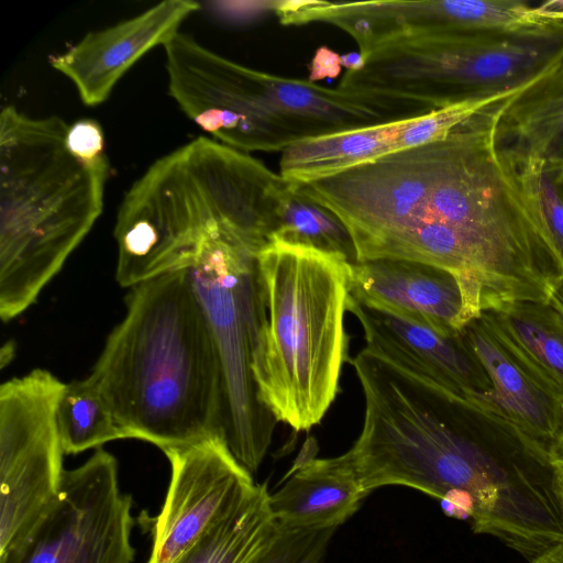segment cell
<instances>
[{
    "label": "cell",
    "mask_w": 563,
    "mask_h": 563,
    "mask_svg": "<svg viewBox=\"0 0 563 563\" xmlns=\"http://www.w3.org/2000/svg\"><path fill=\"white\" fill-rule=\"evenodd\" d=\"M459 335L492 384L481 417L530 451L555 461L563 435V404L528 374L479 318Z\"/></svg>",
    "instance_id": "obj_11"
},
{
    "label": "cell",
    "mask_w": 563,
    "mask_h": 563,
    "mask_svg": "<svg viewBox=\"0 0 563 563\" xmlns=\"http://www.w3.org/2000/svg\"><path fill=\"white\" fill-rule=\"evenodd\" d=\"M69 124L0 113V317L21 314L102 213L110 165L67 146Z\"/></svg>",
    "instance_id": "obj_3"
},
{
    "label": "cell",
    "mask_w": 563,
    "mask_h": 563,
    "mask_svg": "<svg viewBox=\"0 0 563 563\" xmlns=\"http://www.w3.org/2000/svg\"><path fill=\"white\" fill-rule=\"evenodd\" d=\"M536 13L542 19L563 22V0H550L534 7Z\"/></svg>",
    "instance_id": "obj_26"
},
{
    "label": "cell",
    "mask_w": 563,
    "mask_h": 563,
    "mask_svg": "<svg viewBox=\"0 0 563 563\" xmlns=\"http://www.w3.org/2000/svg\"><path fill=\"white\" fill-rule=\"evenodd\" d=\"M67 146L73 154L85 161H97L107 156L103 131L92 119H81L69 124Z\"/></svg>",
    "instance_id": "obj_24"
},
{
    "label": "cell",
    "mask_w": 563,
    "mask_h": 563,
    "mask_svg": "<svg viewBox=\"0 0 563 563\" xmlns=\"http://www.w3.org/2000/svg\"><path fill=\"white\" fill-rule=\"evenodd\" d=\"M497 140L515 154L548 162L563 156V59L508 102Z\"/></svg>",
    "instance_id": "obj_18"
},
{
    "label": "cell",
    "mask_w": 563,
    "mask_h": 563,
    "mask_svg": "<svg viewBox=\"0 0 563 563\" xmlns=\"http://www.w3.org/2000/svg\"><path fill=\"white\" fill-rule=\"evenodd\" d=\"M516 96L435 142L298 188L343 224L356 262L400 258L450 271L476 317L514 302L547 303L563 269L514 156L497 140Z\"/></svg>",
    "instance_id": "obj_1"
},
{
    "label": "cell",
    "mask_w": 563,
    "mask_h": 563,
    "mask_svg": "<svg viewBox=\"0 0 563 563\" xmlns=\"http://www.w3.org/2000/svg\"><path fill=\"white\" fill-rule=\"evenodd\" d=\"M347 310L360 321L367 349L437 384L478 417L492 384L460 335H444L349 295Z\"/></svg>",
    "instance_id": "obj_12"
},
{
    "label": "cell",
    "mask_w": 563,
    "mask_h": 563,
    "mask_svg": "<svg viewBox=\"0 0 563 563\" xmlns=\"http://www.w3.org/2000/svg\"><path fill=\"white\" fill-rule=\"evenodd\" d=\"M411 119L301 140L283 151L279 175L291 185L302 186L380 158L394 152Z\"/></svg>",
    "instance_id": "obj_17"
},
{
    "label": "cell",
    "mask_w": 563,
    "mask_h": 563,
    "mask_svg": "<svg viewBox=\"0 0 563 563\" xmlns=\"http://www.w3.org/2000/svg\"><path fill=\"white\" fill-rule=\"evenodd\" d=\"M56 422L65 454L128 439L90 377L65 384L56 407Z\"/></svg>",
    "instance_id": "obj_20"
},
{
    "label": "cell",
    "mask_w": 563,
    "mask_h": 563,
    "mask_svg": "<svg viewBox=\"0 0 563 563\" xmlns=\"http://www.w3.org/2000/svg\"><path fill=\"white\" fill-rule=\"evenodd\" d=\"M554 464L556 467V474L563 497V461H554Z\"/></svg>",
    "instance_id": "obj_31"
},
{
    "label": "cell",
    "mask_w": 563,
    "mask_h": 563,
    "mask_svg": "<svg viewBox=\"0 0 563 563\" xmlns=\"http://www.w3.org/2000/svg\"><path fill=\"white\" fill-rule=\"evenodd\" d=\"M163 47L169 96L213 140L244 153L427 113L417 102L256 70L181 32Z\"/></svg>",
    "instance_id": "obj_4"
},
{
    "label": "cell",
    "mask_w": 563,
    "mask_h": 563,
    "mask_svg": "<svg viewBox=\"0 0 563 563\" xmlns=\"http://www.w3.org/2000/svg\"><path fill=\"white\" fill-rule=\"evenodd\" d=\"M512 357L563 404V319L547 302L521 301L478 317Z\"/></svg>",
    "instance_id": "obj_16"
},
{
    "label": "cell",
    "mask_w": 563,
    "mask_h": 563,
    "mask_svg": "<svg viewBox=\"0 0 563 563\" xmlns=\"http://www.w3.org/2000/svg\"><path fill=\"white\" fill-rule=\"evenodd\" d=\"M342 67L350 71L360 70L364 66V58L357 52L341 55Z\"/></svg>",
    "instance_id": "obj_29"
},
{
    "label": "cell",
    "mask_w": 563,
    "mask_h": 563,
    "mask_svg": "<svg viewBox=\"0 0 563 563\" xmlns=\"http://www.w3.org/2000/svg\"><path fill=\"white\" fill-rule=\"evenodd\" d=\"M287 477L268 501L282 526L336 529L367 496L346 452L335 457H299Z\"/></svg>",
    "instance_id": "obj_15"
},
{
    "label": "cell",
    "mask_w": 563,
    "mask_h": 563,
    "mask_svg": "<svg viewBox=\"0 0 563 563\" xmlns=\"http://www.w3.org/2000/svg\"><path fill=\"white\" fill-rule=\"evenodd\" d=\"M163 452L172 474L147 563H174L257 487L220 438Z\"/></svg>",
    "instance_id": "obj_10"
},
{
    "label": "cell",
    "mask_w": 563,
    "mask_h": 563,
    "mask_svg": "<svg viewBox=\"0 0 563 563\" xmlns=\"http://www.w3.org/2000/svg\"><path fill=\"white\" fill-rule=\"evenodd\" d=\"M562 56L563 23L523 34L441 27L380 43L338 87L434 110L517 87Z\"/></svg>",
    "instance_id": "obj_6"
},
{
    "label": "cell",
    "mask_w": 563,
    "mask_h": 563,
    "mask_svg": "<svg viewBox=\"0 0 563 563\" xmlns=\"http://www.w3.org/2000/svg\"><path fill=\"white\" fill-rule=\"evenodd\" d=\"M531 563H563V543L548 549Z\"/></svg>",
    "instance_id": "obj_28"
},
{
    "label": "cell",
    "mask_w": 563,
    "mask_h": 563,
    "mask_svg": "<svg viewBox=\"0 0 563 563\" xmlns=\"http://www.w3.org/2000/svg\"><path fill=\"white\" fill-rule=\"evenodd\" d=\"M256 261L264 308L253 362L260 398L278 422L307 431L340 390L352 263L279 240Z\"/></svg>",
    "instance_id": "obj_5"
},
{
    "label": "cell",
    "mask_w": 563,
    "mask_h": 563,
    "mask_svg": "<svg viewBox=\"0 0 563 563\" xmlns=\"http://www.w3.org/2000/svg\"><path fill=\"white\" fill-rule=\"evenodd\" d=\"M256 255L236 212L222 205L188 268L221 365L222 439L252 475L262 464L278 423L262 402L253 374L264 321Z\"/></svg>",
    "instance_id": "obj_7"
},
{
    "label": "cell",
    "mask_w": 563,
    "mask_h": 563,
    "mask_svg": "<svg viewBox=\"0 0 563 563\" xmlns=\"http://www.w3.org/2000/svg\"><path fill=\"white\" fill-rule=\"evenodd\" d=\"M133 500L121 492L115 457L97 449L65 470L47 511L0 563H132Z\"/></svg>",
    "instance_id": "obj_9"
},
{
    "label": "cell",
    "mask_w": 563,
    "mask_h": 563,
    "mask_svg": "<svg viewBox=\"0 0 563 563\" xmlns=\"http://www.w3.org/2000/svg\"><path fill=\"white\" fill-rule=\"evenodd\" d=\"M341 70V55L327 46H320L310 60L307 80L317 84L327 78L335 79Z\"/></svg>",
    "instance_id": "obj_25"
},
{
    "label": "cell",
    "mask_w": 563,
    "mask_h": 563,
    "mask_svg": "<svg viewBox=\"0 0 563 563\" xmlns=\"http://www.w3.org/2000/svg\"><path fill=\"white\" fill-rule=\"evenodd\" d=\"M64 386L37 368L0 387V554L25 538L59 490L65 452L56 407Z\"/></svg>",
    "instance_id": "obj_8"
},
{
    "label": "cell",
    "mask_w": 563,
    "mask_h": 563,
    "mask_svg": "<svg viewBox=\"0 0 563 563\" xmlns=\"http://www.w3.org/2000/svg\"><path fill=\"white\" fill-rule=\"evenodd\" d=\"M548 164L552 169L555 184L563 197V156L559 159L550 161Z\"/></svg>",
    "instance_id": "obj_30"
},
{
    "label": "cell",
    "mask_w": 563,
    "mask_h": 563,
    "mask_svg": "<svg viewBox=\"0 0 563 563\" xmlns=\"http://www.w3.org/2000/svg\"><path fill=\"white\" fill-rule=\"evenodd\" d=\"M334 531L277 523L274 534L247 563H321Z\"/></svg>",
    "instance_id": "obj_23"
},
{
    "label": "cell",
    "mask_w": 563,
    "mask_h": 563,
    "mask_svg": "<svg viewBox=\"0 0 563 563\" xmlns=\"http://www.w3.org/2000/svg\"><path fill=\"white\" fill-rule=\"evenodd\" d=\"M555 461H563V435H562V440H561V444H560L559 454H558V457Z\"/></svg>",
    "instance_id": "obj_32"
},
{
    "label": "cell",
    "mask_w": 563,
    "mask_h": 563,
    "mask_svg": "<svg viewBox=\"0 0 563 563\" xmlns=\"http://www.w3.org/2000/svg\"><path fill=\"white\" fill-rule=\"evenodd\" d=\"M267 485L213 526L174 563H247L277 528Z\"/></svg>",
    "instance_id": "obj_19"
},
{
    "label": "cell",
    "mask_w": 563,
    "mask_h": 563,
    "mask_svg": "<svg viewBox=\"0 0 563 563\" xmlns=\"http://www.w3.org/2000/svg\"><path fill=\"white\" fill-rule=\"evenodd\" d=\"M509 152V151H508ZM541 230L563 269V197L543 158L509 152Z\"/></svg>",
    "instance_id": "obj_22"
},
{
    "label": "cell",
    "mask_w": 563,
    "mask_h": 563,
    "mask_svg": "<svg viewBox=\"0 0 563 563\" xmlns=\"http://www.w3.org/2000/svg\"><path fill=\"white\" fill-rule=\"evenodd\" d=\"M548 303L563 319V276L553 285Z\"/></svg>",
    "instance_id": "obj_27"
},
{
    "label": "cell",
    "mask_w": 563,
    "mask_h": 563,
    "mask_svg": "<svg viewBox=\"0 0 563 563\" xmlns=\"http://www.w3.org/2000/svg\"><path fill=\"white\" fill-rule=\"evenodd\" d=\"M350 295L444 335L459 334L477 318L455 274L418 261L379 258L353 263Z\"/></svg>",
    "instance_id": "obj_14"
},
{
    "label": "cell",
    "mask_w": 563,
    "mask_h": 563,
    "mask_svg": "<svg viewBox=\"0 0 563 563\" xmlns=\"http://www.w3.org/2000/svg\"><path fill=\"white\" fill-rule=\"evenodd\" d=\"M126 306L89 377L128 439L162 451L222 439L221 365L189 269L132 287Z\"/></svg>",
    "instance_id": "obj_2"
},
{
    "label": "cell",
    "mask_w": 563,
    "mask_h": 563,
    "mask_svg": "<svg viewBox=\"0 0 563 563\" xmlns=\"http://www.w3.org/2000/svg\"><path fill=\"white\" fill-rule=\"evenodd\" d=\"M200 9L192 0H168L114 25L87 33L49 58L67 77L84 104L104 102L122 76L152 48L169 42L181 23Z\"/></svg>",
    "instance_id": "obj_13"
},
{
    "label": "cell",
    "mask_w": 563,
    "mask_h": 563,
    "mask_svg": "<svg viewBox=\"0 0 563 563\" xmlns=\"http://www.w3.org/2000/svg\"><path fill=\"white\" fill-rule=\"evenodd\" d=\"M273 240L311 246L356 263L354 245L343 224L295 185L290 187Z\"/></svg>",
    "instance_id": "obj_21"
}]
</instances>
